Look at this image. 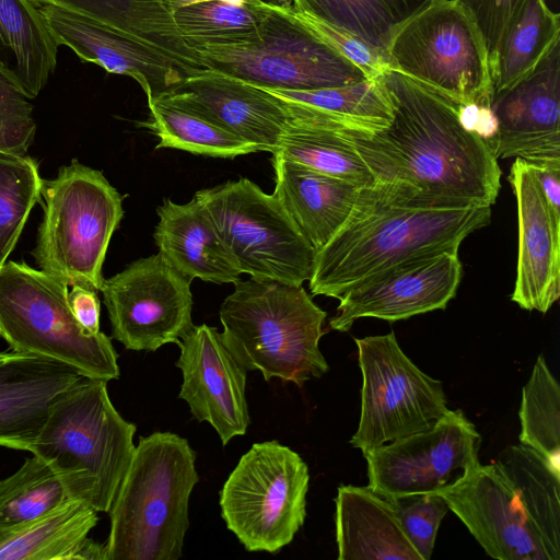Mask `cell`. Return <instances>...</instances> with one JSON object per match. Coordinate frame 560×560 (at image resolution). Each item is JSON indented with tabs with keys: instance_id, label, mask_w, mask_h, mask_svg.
I'll return each instance as SVG.
<instances>
[{
	"instance_id": "obj_20",
	"label": "cell",
	"mask_w": 560,
	"mask_h": 560,
	"mask_svg": "<svg viewBox=\"0 0 560 560\" xmlns=\"http://www.w3.org/2000/svg\"><path fill=\"white\" fill-rule=\"evenodd\" d=\"M257 149L272 153L287 121L282 100L264 88L205 70L161 96Z\"/></svg>"
},
{
	"instance_id": "obj_16",
	"label": "cell",
	"mask_w": 560,
	"mask_h": 560,
	"mask_svg": "<svg viewBox=\"0 0 560 560\" xmlns=\"http://www.w3.org/2000/svg\"><path fill=\"white\" fill-rule=\"evenodd\" d=\"M462 273L458 249L431 253L392 266L346 291L329 327L346 332L363 317L396 322L444 310L456 295Z\"/></svg>"
},
{
	"instance_id": "obj_32",
	"label": "cell",
	"mask_w": 560,
	"mask_h": 560,
	"mask_svg": "<svg viewBox=\"0 0 560 560\" xmlns=\"http://www.w3.org/2000/svg\"><path fill=\"white\" fill-rule=\"evenodd\" d=\"M264 89L303 104L315 117L340 130L373 133L392 119L389 101L377 78L315 90Z\"/></svg>"
},
{
	"instance_id": "obj_37",
	"label": "cell",
	"mask_w": 560,
	"mask_h": 560,
	"mask_svg": "<svg viewBox=\"0 0 560 560\" xmlns=\"http://www.w3.org/2000/svg\"><path fill=\"white\" fill-rule=\"evenodd\" d=\"M520 442L560 471V386L544 355H538L522 389Z\"/></svg>"
},
{
	"instance_id": "obj_7",
	"label": "cell",
	"mask_w": 560,
	"mask_h": 560,
	"mask_svg": "<svg viewBox=\"0 0 560 560\" xmlns=\"http://www.w3.org/2000/svg\"><path fill=\"white\" fill-rule=\"evenodd\" d=\"M68 283L25 262L0 267V337L10 350L67 364L83 376H120L112 339L89 334L68 303Z\"/></svg>"
},
{
	"instance_id": "obj_30",
	"label": "cell",
	"mask_w": 560,
	"mask_h": 560,
	"mask_svg": "<svg viewBox=\"0 0 560 560\" xmlns=\"http://www.w3.org/2000/svg\"><path fill=\"white\" fill-rule=\"evenodd\" d=\"M73 499L90 504V489L81 476L33 454L0 480V527L34 520Z\"/></svg>"
},
{
	"instance_id": "obj_13",
	"label": "cell",
	"mask_w": 560,
	"mask_h": 560,
	"mask_svg": "<svg viewBox=\"0 0 560 560\" xmlns=\"http://www.w3.org/2000/svg\"><path fill=\"white\" fill-rule=\"evenodd\" d=\"M480 444L475 424L450 409L432 428L364 453L369 487L386 498L448 491L481 465Z\"/></svg>"
},
{
	"instance_id": "obj_6",
	"label": "cell",
	"mask_w": 560,
	"mask_h": 560,
	"mask_svg": "<svg viewBox=\"0 0 560 560\" xmlns=\"http://www.w3.org/2000/svg\"><path fill=\"white\" fill-rule=\"evenodd\" d=\"M44 215L32 252L39 269L101 290L102 267L124 217L122 196L102 172L72 160L42 187Z\"/></svg>"
},
{
	"instance_id": "obj_46",
	"label": "cell",
	"mask_w": 560,
	"mask_h": 560,
	"mask_svg": "<svg viewBox=\"0 0 560 560\" xmlns=\"http://www.w3.org/2000/svg\"><path fill=\"white\" fill-rule=\"evenodd\" d=\"M222 1H225V2H229L232 4H244V3L250 2L253 0H222Z\"/></svg>"
},
{
	"instance_id": "obj_29",
	"label": "cell",
	"mask_w": 560,
	"mask_h": 560,
	"mask_svg": "<svg viewBox=\"0 0 560 560\" xmlns=\"http://www.w3.org/2000/svg\"><path fill=\"white\" fill-rule=\"evenodd\" d=\"M91 18L150 44L196 72L208 70L177 32L167 0H33Z\"/></svg>"
},
{
	"instance_id": "obj_3",
	"label": "cell",
	"mask_w": 560,
	"mask_h": 560,
	"mask_svg": "<svg viewBox=\"0 0 560 560\" xmlns=\"http://www.w3.org/2000/svg\"><path fill=\"white\" fill-rule=\"evenodd\" d=\"M198 480L186 439L161 431L140 436L108 511L107 560H178Z\"/></svg>"
},
{
	"instance_id": "obj_14",
	"label": "cell",
	"mask_w": 560,
	"mask_h": 560,
	"mask_svg": "<svg viewBox=\"0 0 560 560\" xmlns=\"http://www.w3.org/2000/svg\"><path fill=\"white\" fill-rule=\"evenodd\" d=\"M191 281L160 253L129 264L101 287L112 338L126 349L156 351L194 327Z\"/></svg>"
},
{
	"instance_id": "obj_17",
	"label": "cell",
	"mask_w": 560,
	"mask_h": 560,
	"mask_svg": "<svg viewBox=\"0 0 560 560\" xmlns=\"http://www.w3.org/2000/svg\"><path fill=\"white\" fill-rule=\"evenodd\" d=\"M176 366L183 384L178 397L199 422L217 431L222 445L244 435L250 423L246 399L247 370L224 345L215 327L195 326L179 340Z\"/></svg>"
},
{
	"instance_id": "obj_8",
	"label": "cell",
	"mask_w": 560,
	"mask_h": 560,
	"mask_svg": "<svg viewBox=\"0 0 560 560\" xmlns=\"http://www.w3.org/2000/svg\"><path fill=\"white\" fill-rule=\"evenodd\" d=\"M386 54L390 69L453 102L491 107L487 48L456 0H427L394 31Z\"/></svg>"
},
{
	"instance_id": "obj_36",
	"label": "cell",
	"mask_w": 560,
	"mask_h": 560,
	"mask_svg": "<svg viewBox=\"0 0 560 560\" xmlns=\"http://www.w3.org/2000/svg\"><path fill=\"white\" fill-rule=\"evenodd\" d=\"M293 8L386 52L394 31L427 0H292Z\"/></svg>"
},
{
	"instance_id": "obj_10",
	"label": "cell",
	"mask_w": 560,
	"mask_h": 560,
	"mask_svg": "<svg viewBox=\"0 0 560 560\" xmlns=\"http://www.w3.org/2000/svg\"><path fill=\"white\" fill-rule=\"evenodd\" d=\"M308 485L296 452L276 440L254 443L220 490L221 517L246 550L276 553L304 524Z\"/></svg>"
},
{
	"instance_id": "obj_9",
	"label": "cell",
	"mask_w": 560,
	"mask_h": 560,
	"mask_svg": "<svg viewBox=\"0 0 560 560\" xmlns=\"http://www.w3.org/2000/svg\"><path fill=\"white\" fill-rule=\"evenodd\" d=\"M189 47L206 69L260 88L315 90L368 79L283 4L273 2H266L265 18L255 40Z\"/></svg>"
},
{
	"instance_id": "obj_42",
	"label": "cell",
	"mask_w": 560,
	"mask_h": 560,
	"mask_svg": "<svg viewBox=\"0 0 560 560\" xmlns=\"http://www.w3.org/2000/svg\"><path fill=\"white\" fill-rule=\"evenodd\" d=\"M470 15L487 48L490 71L500 42L524 0H456Z\"/></svg>"
},
{
	"instance_id": "obj_15",
	"label": "cell",
	"mask_w": 560,
	"mask_h": 560,
	"mask_svg": "<svg viewBox=\"0 0 560 560\" xmlns=\"http://www.w3.org/2000/svg\"><path fill=\"white\" fill-rule=\"evenodd\" d=\"M485 551L499 560H560L538 530L516 483L494 459L440 493Z\"/></svg>"
},
{
	"instance_id": "obj_2",
	"label": "cell",
	"mask_w": 560,
	"mask_h": 560,
	"mask_svg": "<svg viewBox=\"0 0 560 560\" xmlns=\"http://www.w3.org/2000/svg\"><path fill=\"white\" fill-rule=\"evenodd\" d=\"M491 221V207L450 201L375 180L361 187L340 229L315 253L308 287L339 299L359 282L402 261L458 249Z\"/></svg>"
},
{
	"instance_id": "obj_44",
	"label": "cell",
	"mask_w": 560,
	"mask_h": 560,
	"mask_svg": "<svg viewBox=\"0 0 560 560\" xmlns=\"http://www.w3.org/2000/svg\"><path fill=\"white\" fill-rule=\"evenodd\" d=\"M527 165L539 183L552 213L560 219V162H535Z\"/></svg>"
},
{
	"instance_id": "obj_38",
	"label": "cell",
	"mask_w": 560,
	"mask_h": 560,
	"mask_svg": "<svg viewBox=\"0 0 560 560\" xmlns=\"http://www.w3.org/2000/svg\"><path fill=\"white\" fill-rule=\"evenodd\" d=\"M43 182L36 160L0 151V267L14 249L31 210L40 202Z\"/></svg>"
},
{
	"instance_id": "obj_24",
	"label": "cell",
	"mask_w": 560,
	"mask_h": 560,
	"mask_svg": "<svg viewBox=\"0 0 560 560\" xmlns=\"http://www.w3.org/2000/svg\"><path fill=\"white\" fill-rule=\"evenodd\" d=\"M156 213L153 237L159 253L180 275L191 282L198 278L218 284L240 279L213 222L195 198L187 203L165 198Z\"/></svg>"
},
{
	"instance_id": "obj_25",
	"label": "cell",
	"mask_w": 560,
	"mask_h": 560,
	"mask_svg": "<svg viewBox=\"0 0 560 560\" xmlns=\"http://www.w3.org/2000/svg\"><path fill=\"white\" fill-rule=\"evenodd\" d=\"M335 503L338 560H421L389 498L342 485Z\"/></svg>"
},
{
	"instance_id": "obj_26",
	"label": "cell",
	"mask_w": 560,
	"mask_h": 560,
	"mask_svg": "<svg viewBox=\"0 0 560 560\" xmlns=\"http://www.w3.org/2000/svg\"><path fill=\"white\" fill-rule=\"evenodd\" d=\"M97 512L73 499L54 511L0 527V560H107L105 544L89 538Z\"/></svg>"
},
{
	"instance_id": "obj_47",
	"label": "cell",
	"mask_w": 560,
	"mask_h": 560,
	"mask_svg": "<svg viewBox=\"0 0 560 560\" xmlns=\"http://www.w3.org/2000/svg\"><path fill=\"white\" fill-rule=\"evenodd\" d=\"M12 353H13V351H12V350H10V351H1V352H0V361H2V360H4V359L9 358Z\"/></svg>"
},
{
	"instance_id": "obj_12",
	"label": "cell",
	"mask_w": 560,
	"mask_h": 560,
	"mask_svg": "<svg viewBox=\"0 0 560 560\" xmlns=\"http://www.w3.org/2000/svg\"><path fill=\"white\" fill-rule=\"evenodd\" d=\"M362 373L361 416L350 444L366 453L432 428L450 408L441 381L420 370L395 334L354 339Z\"/></svg>"
},
{
	"instance_id": "obj_28",
	"label": "cell",
	"mask_w": 560,
	"mask_h": 560,
	"mask_svg": "<svg viewBox=\"0 0 560 560\" xmlns=\"http://www.w3.org/2000/svg\"><path fill=\"white\" fill-rule=\"evenodd\" d=\"M280 98L288 116L272 154L362 187L375 182L350 140L349 131L329 127L307 115L295 102Z\"/></svg>"
},
{
	"instance_id": "obj_21",
	"label": "cell",
	"mask_w": 560,
	"mask_h": 560,
	"mask_svg": "<svg viewBox=\"0 0 560 560\" xmlns=\"http://www.w3.org/2000/svg\"><path fill=\"white\" fill-rule=\"evenodd\" d=\"M517 202L518 254L511 300L527 311H547L560 296V219L534 173L516 159L508 177Z\"/></svg>"
},
{
	"instance_id": "obj_23",
	"label": "cell",
	"mask_w": 560,
	"mask_h": 560,
	"mask_svg": "<svg viewBox=\"0 0 560 560\" xmlns=\"http://www.w3.org/2000/svg\"><path fill=\"white\" fill-rule=\"evenodd\" d=\"M273 196L316 253L348 218L362 186L272 154Z\"/></svg>"
},
{
	"instance_id": "obj_45",
	"label": "cell",
	"mask_w": 560,
	"mask_h": 560,
	"mask_svg": "<svg viewBox=\"0 0 560 560\" xmlns=\"http://www.w3.org/2000/svg\"><path fill=\"white\" fill-rule=\"evenodd\" d=\"M202 1H207V0H167V3H168V8H170L171 12L173 13L177 9H180V8H184L187 5H191V4H195L198 2H202Z\"/></svg>"
},
{
	"instance_id": "obj_31",
	"label": "cell",
	"mask_w": 560,
	"mask_h": 560,
	"mask_svg": "<svg viewBox=\"0 0 560 560\" xmlns=\"http://www.w3.org/2000/svg\"><path fill=\"white\" fill-rule=\"evenodd\" d=\"M560 42V15L546 0H524L508 26L491 67L494 93L529 75Z\"/></svg>"
},
{
	"instance_id": "obj_18",
	"label": "cell",
	"mask_w": 560,
	"mask_h": 560,
	"mask_svg": "<svg viewBox=\"0 0 560 560\" xmlns=\"http://www.w3.org/2000/svg\"><path fill=\"white\" fill-rule=\"evenodd\" d=\"M39 11L58 45L109 73L135 79L148 103L200 73L170 54L91 18L50 4H39Z\"/></svg>"
},
{
	"instance_id": "obj_33",
	"label": "cell",
	"mask_w": 560,
	"mask_h": 560,
	"mask_svg": "<svg viewBox=\"0 0 560 560\" xmlns=\"http://www.w3.org/2000/svg\"><path fill=\"white\" fill-rule=\"evenodd\" d=\"M148 105L149 118L142 126L159 138L155 149H178L224 159L258 152L246 141L164 97Z\"/></svg>"
},
{
	"instance_id": "obj_5",
	"label": "cell",
	"mask_w": 560,
	"mask_h": 560,
	"mask_svg": "<svg viewBox=\"0 0 560 560\" xmlns=\"http://www.w3.org/2000/svg\"><path fill=\"white\" fill-rule=\"evenodd\" d=\"M136 431L114 407L107 381L82 376L52 400L30 453L81 476L90 505L108 512L135 452Z\"/></svg>"
},
{
	"instance_id": "obj_43",
	"label": "cell",
	"mask_w": 560,
	"mask_h": 560,
	"mask_svg": "<svg viewBox=\"0 0 560 560\" xmlns=\"http://www.w3.org/2000/svg\"><path fill=\"white\" fill-rule=\"evenodd\" d=\"M69 306L79 324L92 335L98 334L101 302L97 291L81 284H72L68 291Z\"/></svg>"
},
{
	"instance_id": "obj_34",
	"label": "cell",
	"mask_w": 560,
	"mask_h": 560,
	"mask_svg": "<svg viewBox=\"0 0 560 560\" xmlns=\"http://www.w3.org/2000/svg\"><path fill=\"white\" fill-rule=\"evenodd\" d=\"M266 1L232 4L207 0L172 13L175 27L186 45H234L258 38Z\"/></svg>"
},
{
	"instance_id": "obj_41",
	"label": "cell",
	"mask_w": 560,
	"mask_h": 560,
	"mask_svg": "<svg viewBox=\"0 0 560 560\" xmlns=\"http://www.w3.org/2000/svg\"><path fill=\"white\" fill-rule=\"evenodd\" d=\"M28 100L0 71V151L24 155L32 145L36 122Z\"/></svg>"
},
{
	"instance_id": "obj_39",
	"label": "cell",
	"mask_w": 560,
	"mask_h": 560,
	"mask_svg": "<svg viewBox=\"0 0 560 560\" xmlns=\"http://www.w3.org/2000/svg\"><path fill=\"white\" fill-rule=\"evenodd\" d=\"M283 5L331 49L358 67L368 79H376L390 69L387 54L355 34L299 11L290 4Z\"/></svg>"
},
{
	"instance_id": "obj_4",
	"label": "cell",
	"mask_w": 560,
	"mask_h": 560,
	"mask_svg": "<svg viewBox=\"0 0 560 560\" xmlns=\"http://www.w3.org/2000/svg\"><path fill=\"white\" fill-rule=\"evenodd\" d=\"M224 345L247 371L265 381L302 387L329 365L319 350L327 313L303 285L250 277L236 280L220 312Z\"/></svg>"
},
{
	"instance_id": "obj_1",
	"label": "cell",
	"mask_w": 560,
	"mask_h": 560,
	"mask_svg": "<svg viewBox=\"0 0 560 560\" xmlns=\"http://www.w3.org/2000/svg\"><path fill=\"white\" fill-rule=\"evenodd\" d=\"M377 79L392 107L389 124L348 132L375 180L491 207L502 172L489 143L462 124L460 105L393 69Z\"/></svg>"
},
{
	"instance_id": "obj_35",
	"label": "cell",
	"mask_w": 560,
	"mask_h": 560,
	"mask_svg": "<svg viewBox=\"0 0 560 560\" xmlns=\"http://www.w3.org/2000/svg\"><path fill=\"white\" fill-rule=\"evenodd\" d=\"M527 501L549 547L560 555V471L526 445H510L495 458Z\"/></svg>"
},
{
	"instance_id": "obj_19",
	"label": "cell",
	"mask_w": 560,
	"mask_h": 560,
	"mask_svg": "<svg viewBox=\"0 0 560 560\" xmlns=\"http://www.w3.org/2000/svg\"><path fill=\"white\" fill-rule=\"evenodd\" d=\"M497 159L560 162V42L541 63L509 90L494 93Z\"/></svg>"
},
{
	"instance_id": "obj_11",
	"label": "cell",
	"mask_w": 560,
	"mask_h": 560,
	"mask_svg": "<svg viewBox=\"0 0 560 560\" xmlns=\"http://www.w3.org/2000/svg\"><path fill=\"white\" fill-rule=\"evenodd\" d=\"M205 208L240 273L302 285L315 252L273 195L247 178L198 190Z\"/></svg>"
},
{
	"instance_id": "obj_27",
	"label": "cell",
	"mask_w": 560,
	"mask_h": 560,
	"mask_svg": "<svg viewBox=\"0 0 560 560\" xmlns=\"http://www.w3.org/2000/svg\"><path fill=\"white\" fill-rule=\"evenodd\" d=\"M58 44L33 0H0V71L30 100L46 85Z\"/></svg>"
},
{
	"instance_id": "obj_22",
	"label": "cell",
	"mask_w": 560,
	"mask_h": 560,
	"mask_svg": "<svg viewBox=\"0 0 560 560\" xmlns=\"http://www.w3.org/2000/svg\"><path fill=\"white\" fill-rule=\"evenodd\" d=\"M82 376L35 354L13 351L0 361V446L30 452L52 400Z\"/></svg>"
},
{
	"instance_id": "obj_40",
	"label": "cell",
	"mask_w": 560,
	"mask_h": 560,
	"mask_svg": "<svg viewBox=\"0 0 560 560\" xmlns=\"http://www.w3.org/2000/svg\"><path fill=\"white\" fill-rule=\"evenodd\" d=\"M389 499L406 536L421 560H429L440 524L450 511L445 499L439 493L409 494Z\"/></svg>"
}]
</instances>
